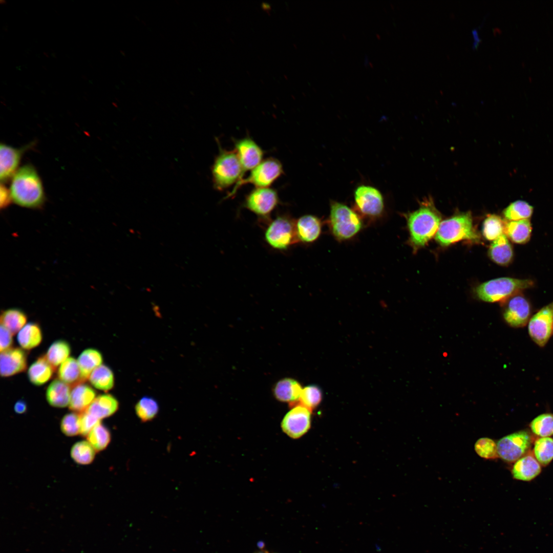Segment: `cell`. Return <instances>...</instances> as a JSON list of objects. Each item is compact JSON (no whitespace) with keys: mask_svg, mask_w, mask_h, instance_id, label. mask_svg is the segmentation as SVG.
I'll return each instance as SVG.
<instances>
[{"mask_svg":"<svg viewBox=\"0 0 553 553\" xmlns=\"http://www.w3.org/2000/svg\"><path fill=\"white\" fill-rule=\"evenodd\" d=\"M9 190L12 201L21 207L36 209L44 204L45 195L42 181L31 164L18 168L12 177Z\"/></svg>","mask_w":553,"mask_h":553,"instance_id":"cell-1","label":"cell"},{"mask_svg":"<svg viewBox=\"0 0 553 553\" xmlns=\"http://www.w3.org/2000/svg\"><path fill=\"white\" fill-rule=\"evenodd\" d=\"M406 218L410 242L416 248L424 246L436 235L441 223L439 214L431 203L408 214Z\"/></svg>","mask_w":553,"mask_h":553,"instance_id":"cell-2","label":"cell"},{"mask_svg":"<svg viewBox=\"0 0 553 553\" xmlns=\"http://www.w3.org/2000/svg\"><path fill=\"white\" fill-rule=\"evenodd\" d=\"M328 224L331 233L339 242L353 239L364 227L363 218L355 210L335 201L330 202Z\"/></svg>","mask_w":553,"mask_h":553,"instance_id":"cell-3","label":"cell"},{"mask_svg":"<svg viewBox=\"0 0 553 553\" xmlns=\"http://www.w3.org/2000/svg\"><path fill=\"white\" fill-rule=\"evenodd\" d=\"M211 173L214 187L218 190H223L241 180L243 178L242 168L236 151L220 147Z\"/></svg>","mask_w":553,"mask_h":553,"instance_id":"cell-4","label":"cell"},{"mask_svg":"<svg viewBox=\"0 0 553 553\" xmlns=\"http://www.w3.org/2000/svg\"><path fill=\"white\" fill-rule=\"evenodd\" d=\"M529 279L503 277L491 280L479 285L475 290L477 296L486 302H503L522 290L533 287Z\"/></svg>","mask_w":553,"mask_h":553,"instance_id":"cell-5","label":"cell"},{"mask_svg":"<svg viewBox=\"0 0 553 553\" xmlns=\"http://www.w3.org/2000/svg\"><path fill=\"white\" fill-rule=\"evenodd\" d=\"M473 227L470 213H461L441 222L435 240L442 246H448L462 240L478 239Z\"/></svg>","mask_w":553,"mask_h":553,"instance_id":"cell-6","label":"cell"},{"mask_svg":"<svg viewBox=\"0 0 553 553\" xmlns=\"http://www.w3.org/2000/svg\"><path fill=\"white\" fill-rule=\"evenodd\" d=\"M266 243L272 248L286 250L298 242L295 221L287 215H279L270 221L264 233Z\"/></svg>","mask_w":553,"mask_h":553,"instance_id":"cell-7","label":"cell"},{"mask_svg":"<svg viewBox=\"0 0 553 553\" xmlns=\"http://www.w3.org/2000/svg\"><path fill=\"white\" fill-rule=\"evenodd\" d=\"M283 173V166L279 160L271 157L264 159L251 171L247 178L236 184L226 198L233 196L239 188L247 184H251L256 188L269 187Z\"/></svg>","mask_w":553,"mask_h":553,"instance_id":"cell-8","label":"cell"},{"mask_svg":"<svg viewBox=\"0 0 553 553\" xmlns=\"http://www.w3.org/2000/svg\"><path fill=\"white\" fill-rule=\"evenodd\" d=\"M355 210L361 216L371 219L382 215L385 208L383 197L376 188L369 185L358 186L354 193Z\"/></svg>","mask_w":553,"mask_h":553,"instance_id":"cell-9","label":"cell"},{"mask_svg":"<svg viewBox=\"0 0 553 553\" xmlns=\"http://www.w3.org/2000/svg\"><path fill=\"white\" fill-rule=\"evenodd\" d=\"M532 443V438L526 431H519L506 435L498 440V456L508 462L516 461L526 455Z\"/></svg>","mask_w":553,"mask_h":553,"instance_id":"cell-10","label":"cell"},{"mask_svg":"<svg viewBox=\"0 0 553 553\" xmlns=\"http://www.w3.org/2000/svg\"><path fill=\"white\" fill-rule=\"evenodd\" d=\"M279 203L276 190L270 187L255 188L246 195L243 206L258 217L266 219Z\"/></svg>","mask_w":553,"mask_h":553,"instance_id":"cell-11","label":"cell"},{"mask_svg":"<svg viewBox=\"0 0 553 553\" xmlns=\"http://www.w3.org/2000/svg\"><path fill=\"white\" fill-rule=\"evenodd\" d=\"M528 333L540 347L544 346L553 332V302L541 308L528 321Z\"/></svg>","mask_w":553,"mask_h":553,"instance_id":"cell-12","label":"cell"},{"mask_svg":"<svg viewBox=\"0 0 553 553\" xmlns=\"http://www.w3.org/2000/svg\"><path fill=\"white\" fill-rule=\"evenodd\" d=\"M503 316L506 323L514 328L522 327L528 323L531 306L527 299L520 292L502 302Z\"/></svg>","mask_w":553,"mask_h":553,"instance_id":"cell-13","label":"cell"},{"mask_svg":"<svg viewBox=\"0 0 553 553\" xmlns=\"http://www.w3.org/2000/svg\"><path fill=\"white\" fill-rule=\"evenodd\" d=\"M311 411L302 406L294 407L284 416L281 427L283 431L292 438L305 434L310 427Z\"/></svg>","mask_w":553,"mask_h":553,"instance_id":"cell-14","label":"cell"},{"mask_svg":"<svg viewBox=\"0 0 553 553\" xmlns=\"http://www.w3.org/2000/svg\"><path fill=\"white\" fill-rule=\"evenodd\" d=\"M235 150L239 158L243 171H251L262 161L264 152L251 138L246 137L234 141Z\"/></svg>","mask_w":553,"mask_h":553,"instance_id":"cell-15","label":"cell"},{"mask_svg":"<svg viewBox=\"0 0 553 553\" xmlns=\"http://www.w3.org/2000/svg\"><path fill=\"white\" fill-rule=\"evenodd\" d=\"M33 143L29 144L20 148H15L5 143L0 145V179L1 182H6L12 178L18 169V167L22 158Z\"/></svg>","mask_w":553,"mask_h":553,"instance_id":"cell-16","label":"cell"},{"mask_svg":"<svg viewBox=\"0 0 553 553\" xmlns=\"http://www.w3.org/2000/svg\"><path fill=\"white\" fill-rule=\"evenodd\" d=\"M0 360L2 377H9L23 372L27 368V355L21 348H11L1 352Z\"/></svg>","mask_w":553,"mask_h":553,"instance_id":"cell-17","label":"cell"},{"mask_svg":"<svg viewBox=\"0 0 553 553\" xmlns=\"http://www.w3.org/2000/svg\"><path fill=\"white\" fill-rule=\"evenodd\" d=\"M323 223L317 217L312 215H303L295 221V227L299 242L312 243L320 237Z\"/></svg>","mask_w":553,"mask_h":553,"instance_id":"cell-18","label":"cell"},{"mask_svg":"<svg viewBox=\"0 0 553 553\" xmlns=\"http://www.w3.org/2000/svg\"><path fill=\"white\" fill-rule=\"evenodd\" d=\"M541 471L540 464L535 457L526 454L515 462L512 473L517 480L528 481L536 477Z\"/></svg>","mask_w":553,"mask_h":553,"instance_id":"cell-19","label":"cell"},{"mask_svg":"<svg viewBox=\"0 0 553 553\" xmlns=\"http://www.w3.org/2000/svg\"><path fill=\"white\" fill-rule=\"evenodd\" d=\"M302 389L301 385L296 380L291 378H284L276 383L273 393L279 401L293 405L298 401Z\"/></svg>","mask_w":553,"mask_h":553,"instance_id":"cell-20","label":"cell"},{"mask_svg":"<svg viewBox=\"0 0 553 553\" xmlns=\"http://www.w3.org/2000/svg\"><path fill=\"white\" fill-rule=\"evenodd\" d=\"M95 398L96 392L92 388L83 383L78 384L71 390L69 408L73 411L82 413Z\"/></svg>","mask_w":553,"mask_h":553,"instance_id":"cell-21","label":"cell"},{"mask_svg":"<svg viewBox=\"0 0 553 553\" xmlns=\"http://www.w3.org/2000/svg\"><path fill=\"white\" fill-rule=\"evenodd\" d=\"M118 407V401L115 397L105 394L96 397L85 411L101 420L114 414Z\"/></svg>","mask_w":553,"mask_h":553,"instance_id":"cell-22","label":"cell"},{"mask_svg":"<svg viewBox=\"0 0 553 553\" xmlns=\"http://www.w3.org/2000/svg\"><path fill=\"white\" fill-rule=\"evenodd\" d=\"M70 386L60 379H55L47 389L46 397L49 404L56 408H65L70 403Z\"/></svg>","mask_w":553,"mask_h":553,"instance_id":"cell-23","label":"cell"},{"mask_svg":"<svg viewBox=\"0 0 553 553\" xmlns=\"http://www.w3.org/2000/svg\"><path fill=\"white\" fill-rule=\"evenodd\" d=\"M488 254L494 262L500 265L506 266L512 262L513 248L504 233L493 241L489 248Z\"/></svg>","mask_w":553,"mask_h":553,"instance_id":"cell-24","label":"cell"},{"mask_svg":"<svg viewBox=\"0 0 553 553\" xmlns=\"http://www.w3.org/2000/svg\"><path fill=\"white\" fill-rule=\"evenodd\" d=\"M531 230V225L529 219L511 221L505 223L504 234L512 242L523 244L529 240Z\"/></svg>","mask_w":553,"mask_h":553,"instance_id":"cell-25","label":"cell"},{"mask_svg":"<svg viewBox=\"0 0 553 553\" xmlns=\"http://www.w3.org/2000/svg\"><path fill=\"white\" fill-rule=\"evenodd\" d=\"M55 370L45 356H40L30 366L28 371V378L32 384L41 386L51 378Z\"/></svg>","mask_w":553,"mask_h":553,"instance_id":"cell-26","label":"cell"},{"mask_svg":"<svg viewBox=\"0 0 553 553\" xmlns=\"http://www.w3.org/2000/svg\"><path fill=\"white\" fill-rule=\"evenodd\" d=\"M58 376L59 379L72 387L84 383L86 381L78 361L73 357H68L60 365L58 370Z\"/></svg>","mask_w":553,"mask_h":553,"instance_id":"cell-27","label":"cell"},{"mask_svg":"<svg viewBox=\"0 0 553 553\" xmlns=\"http://www.w3.org/2000/svg\"><path fill=\"white\" fill-rule=\"evenodd\" d=\"M17 341L24 349L30 350L37 347L42 340V333L39 325L34 323L25 325L18 332Z\"/></svg>","mask_w":553,"mask_h":553,"instance_id":"cell-28","label":"cell"},{"mask_svg":"<svg viewBox=\"0 0 553 553\" xmlns=\"http://www.w3.org/2000/svg\"><path fill=\"white\" fill-rule=\"evenodd\" d=\"M82 375L86 380L92 371L102 365L103 361L101 353L96 349L89 348L80 354L77 359Z\"/></svg>","mask_w":553,"mask_h":553,"instance_id":"cell-29","label":"cell"},{"mask_svg":"<svg viewBox=\"0 0 553 553\" xmlns=\"http://www.w3.org/2000/svg\"><path fill=\"white\" fill-rule=\"evenodd\" d=\"M89 381L95 388L107 392L114 385V376L112 370L104 365L95 369L91 373Z\"/></svg>","mask_w":553,"mask_h":553,"instance_id":"cell-30","label":"cell"},{"mask_svg":"<svg viewBox=\"0 0 553 553\" xmlns=\"http://www.w3.org/2000/svg\"><path fill=\"white\" fill-rule=\"evenodd\" d=\"M27 320L24 312L17 308L8 309L2 312L1 324L5 326L13 335L19 331L25 325Z\"/></svg>","mask_w":553,"mask_h":553,"instance_id":"cell-31","label":"cell"},{"mask_svg":"<svg viewBox=\"0 0 553 553\" xmlns=\"http://www.w3.org/2000/svg\"><path fill=\"white\" fill-rule=\"evenodd\" d=\"M70 352L71 348L68 343L63 340H58L51 345L45 357L48 362L56 369L68 358Z\"/></svg>","mask_w":553,"mask_h":553,"instance_id":"cell-32","label":"cell"},{"mask_svg":"<svg viewBox=\"0 0 553 553\" xmlns=\"http://www.w3.org/2000/svg\"><path fill=\"white\" fill-rule=\"evenodd\" d=\"M95 449L86 440L76 442L70 451L71 457L74 461L82 465L91 463L95 458Z\"/></svg>","mask_w":553,"mask_h":553,"instance_id":"cell-33","label":"cell"},{"mask_svg":"<svg viewBox=\"0 0 553 553\" xmlns=\"http://www.w3.org/2000/svg\"><path fill=\"white\" fill-rule=\"evenodd\" d=\"M88 441L97 452L106 449L111 441L109 430L101 422L96 425L87 436Z\"/></svg>","mask_w":553,"mask_h":553,"instance_id":"cell-34","label":"cell"},{"mask_svg":"<svg viewBox=\"0 0 553 553\" xmlns=\"http://www.w3.org/2000/svg\"><path fill=\"white\" fill-rule=\"evenodd\" d=\"M533 212V207L527 202L518 200L511 203L503 210L505 218L511 221L529 219Z\"/></svg>","mask_w":553,"mask_h":553,"instance_id":"cell-35","label":"cell"},{"mask_svg":"<svg viewBox=\"0 0 553 553\" xmlns=\"http://www.w3.org/2000/svg\"><path fill=\"white\" fill-rule=\"evenodd\" d=\"M534 454L540 464L544 466L548 465L553 459V438L547 437L537 439Z\"/></svg>","mask_w":553,"mask_h":553,"instance_id":"cell-36","label":"cell"},{"mask_svg":"<svg viewBox=\"0 0 553 553\" xmlns=\"http://www.w3.org/2000/svg\"><path fill=\"white\" fill-rule=\"evenodd\" d=\"M505 223L499 216L488 215L483 222V236L488 240H495L504 233Z\"/></svg>","mask_w":553,"mask_h":553,"instance_id":"cell-37","label":"cell"},{"mask_svg":"<svg viewBox=\"0 0 553 553\" xmlns=\"http://www.w3.org/2000/svg\"><path fill=\"white\" fill-rule=\"evenodd\" d=\"M159 411V405L152 397L144 396L137 402L135 412L138 418L143 422L152 420Z\"/></svg>","mask_w":553,"mask_h":553,"instance_id":"cell-38","label":"cell"},{"mask_svg":"<svg viewBox=\"0 0 553 553\" xmlns=\"http://www.w3.org/2000/svg\"><path fill=\"white\" fill-rule=\"evenodd\" d=\"M531 431L541 437L553 435V414L544 413L536 417L530 424Z\"/></svg>","mask_w":553,"mask_h":553,"instance_id":"cell-39","label":"cell"},{"mask_svg":"<svg viewBox=\"0 0 553 553\" xmlns=\"http://www.w3.org/2000/svg\"><path fill=\"white\" fill-rule=\"evenodd\" d=\"M322 398L321 389L316 386L310 385L302 389L298 401L310 411L318 405Z\"/></svg>","mask_w":553,"mask_h":553,"instance_id":"cell-40","label":"cell"},{"mask_svg":"<svg viewBox=\"0 0 553 553\" xmlns=\"http://www.w3.org/2000/svg\"><path fill=\"white\" fill-rule=\"evenodd\" d=\"M60 429L68 436L80 434V414L73 412L65 415L60 422Z\"/></svg>","mask_w":553,"mask_h":553,"instance_id":"cell-41","label":"cell"},{"mask_svg":"<svg viewBox=\"0 0 553 553\" xmlns=\"http://www.w3.org/2000/svg\"><path fill=\"white\" fill-rule=\"evenodd\" d=\"M475 450L479 456L484 459H495L498 457L497 444L489 438L478 439L475 444Z\"/></svg>","mask_w":553,"mask_h":553,"instance_id":"cell-42","label":"cell"},{"mask_svg":"<svg viewBox=\"0 0 553 553\" xmlns=\"http://www.w3.org/2000/svg\"><path fill=\"white\" fill-rule=\"evenodd\" d=\"M101 420L84 411L80 413V434L87 436L92 429Z\"/></svg>","mask_w":553,"mask_h":553,"instance_id":"cell-43","label":"cell"},{"mask_svg":"<svg viewBox=\"0 0 553 553\" xmlns=\"http://www.w3.org/2000/svg\"><path fill=\"white\" fill-rule=\"evenodd\" d=\"M1 352L11 348L13 343L12 334L5 326L1 324Z\"/></svg>","mask_w":553,"mask_h":553,"instance_id":"cell-44","label":"cell"},{"mask_svg":"<svg viewBox=\"0 0 553 553\" xmlns=\"http://www.w3.org/2000/svg\"><path fill=\"white\" fill-rule=\"evenodd\" d=\"M12 201L10 190L2 184L0 187V206L1 209L7 207Z\"/></svg>","mask_w":553,"mask_h":553,"instance_id":"cell-45","label":"cell"},{"mask_svg":"<svg viewBox=\"0 0 553 553\" xmlns=\"http://www.w3.org/2000/svg\"><path fill=\"white\" fill-rule=\"evenodd\" d=\"M14 410L17 414H23L27 411V405L25 401L19 400L16 402Z\"/></svg>","mask_w":553,"mask_h":553,"instance_id":"cell-46","label":"cell"}]
</instances>
